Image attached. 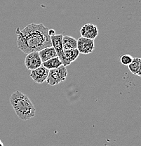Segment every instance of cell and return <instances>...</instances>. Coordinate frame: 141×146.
<instances>
[{"label": "cell", "mask_w": 141, "mask_h": 146, "mask_svg": "<svg viewBox=\"0 0 141 146\" xmlns=\"http://www.w3.org/2000/svg\"><path fill=\"white\" fill-rule=\"evenodd\" d=\"M48 30L42 23H30L23 30L18 27L16 30L18 47L24 54H28L51 46Z\"/></svg>", "instance_id": "1"}, {"label": "cell", "mask_w": 141, "mask_h": 146, "mask_svg": "<svg viewBox=\"0 0 141 146\" xmlns=\"http://www.w3.org/2000/svg\"><path fill=\"white\" fill-rule=\"evenodd\" d=\"M10 103L20 119L27 121L35 116L36 110L29 97L19 91H16L10 97Z\"/></svg>", "instance_id": "2"}, {"label": "cell", "mask_w": 141, "mask_h": 146, "mask_svg": "<svg viewBox=\"0 0 141 146\" xmlns=\"http://www.w3.org/2000/svg\"><path fill=\"white\" fill-rule=\"evenodd\" d=\"M68 70L64 65H60L56 69L50 70L46 82L50 86H55L66 80Z\"/></svg>", "instance_id": "3"}, {"label": "cell", "mask_w": 141, "mask_h": 146, "mask_svg": "<svg viewBox=\"0 0 141 146\" xmlns=\"http://www.w3.org/2000/svg\"><path fill=\"white\" fill-rule=\"evenodd\" d=\"M77 48L79 54L84 55L89 54L93 52L95 48V42L93 39L80 37L77 40Z\"/></svg>", "instance_id": "4"}, {"label": "cell", "mask_w": 141, "mask_h": 146, "mask_svg": "<svg viewBox=\"0 0 141 146\" xmlns=\"http://www.w3.org/2000/svg\"><path fill=\"white\" fill-rule=\"evenodd\" d=\"M25 65L27 69L31 71L42 66V61L39 55V52L34 51L27 54L25 59Z\"/></svg>", "instance_id": "5"}, {"label": "cell", "mask_w": 141, "mask_h": 146, "mask_svg": "<svg viewBox=\"0 0 141 146\" xmlns=\"http://www.w3.org/2000/svg\"><path fill=\"white\" fill-rule=\"evenodd\" d=\"M80 34L81 37L94 40L98 35V27L91 23L84 24L80 29Z\"/></svg>", "instance_id": "6"}, {"label": "cell", "mask_w": 141, "mask_h": 146, "mask_svg": "<svg viewBox=\"0 0 141 146\" xmlns=\"http://www.w3.org/2000/svg\"><path fill=\"white\" fill-rule=\"evenodd\" d=\"M49 70L42 65L35 70H33L30 73V77L34 82L37 84H42L46 80L48 77Z\"/></svg>", "instance_id": "7"}, {"label": "cell", "mask_w": 141, "mask_h": 146, "mask_svg": "<svg viewBox=\"0 0 141 146\" xmlns=\"http://www.w3.org/2000/svg\"><path fill=\"white\" fill-rule=\"evenodd\" d=\"M79 55V52L77 50V48L70 50H64L61 58H60L62 65L66 67L70 65L72 62L75 61L76 59L78 58Z\"/></svg>", "instance_id": "8"}, {"label": "cell", "mask_w": 141, "mask_h": 146, "mask_svg": "<svg viewBox=\"0 0 141 146\" xmlns=\"http://www.w3.org/2000/svg\"><path fill=\"white\" fill-rule=\"evenodd\" d=\"M63 35L62 34L58 35H54L51 36V46L54 47L56 52L57 56L60 58L63 52V44H62V39H63Z\"/></svg>", "instance_id": "9"}, {"label": "cell", "mask_w": 141, "mask_h": 146, "mask_svg": "<svg viewBox=\"0 0 141 146\" xmlns=\"http://www.w3.org/2000/svg\"><path fill=\"white\" fill-rule=\"evenodd\" d=\"M38 52H39V55L40 56L42 63L46 62L47 60L57 56L56 52L55 49L53 46L46 47V48H43V49L38 51Z\"/></svg>", "instance_id": "10"}, {"label": "cell", "mask_w": 141, "mask_h": 146, "mask_svg": "<svg viewBox=\"0 0 141 146\" xmlns=\"http://www.w3.org/2000/svg\"><path fill=\"white\" fill-rule=\"evenodd\" d=\"M62 44H63V51L64 50H70L77 48V40L72 36L66 35L63 36L62 39Z\"/></svg>", "instance_id": "11"}, {"label": "cell", "mask_w": 141, "mask_h": 146, "mask_svg": "<svg viewBox=\"0 0 141 146\" xmlns=\"http://www.w3.org/2000/svg\"><path fill=\"white\" fill-rule=\"evenodd\" d=\"M42 65L44 68H46V69L50 70L56 69V68H58L59 66L62 65V63L60 61V58L58 56H56V57L50 59V60H47L46 62L42 63Z\"/></svg>", "instance_id": "12"}, {"label": "cell", "mask_w": 141, "mask_h": 146, "mask_svg": "<svg viewBox=\"0 0 141 146\" xmlns=\"http://www.w3.org/2000/svg\"><path fill=\"white\" fill-rule=\"evenodd\" d=\"M128 68L132 74L136 75L139 68V58H133L131 63L128 65Z\"/></svg>", "instance_id": "13"}, {"label": "cell", "mask_w": 141, "mask_h": 146, "mask_svg": "<svg viewBox=\"0 0 141 146\" xmlns=\"http://www.w3.org/2000/svg\"><path fill=\"white\" fill-rule=\"evenodd\" d=\"M133 58L132 57L131 55L128 54H124L122 56H121L120 57V62L123 65H126V66H128L130 63H131L132 60H133Z\"/></svg>", "instance_id": "14"}, {"label": "cell", "mask_w": 141, "mask_h": 146, "mask_svg": "<svg viewBox=\"0 0 141 146\" xmlns=\"http://www.w3.org/2000/svg\"><path fill=\"white\" fill-rule=\"evenodd\" d=\"M136 75L139 76V77H141V58H139V68L137 73H136Z\"/></svg>", "instance_id": "15"}, {"label": "cell", "mask_w": 141, "mask_h": 146, "mask_svg": "<svg viewBox=\"0 0 141 146\" xmlns=\"http://www.w3.org/2000/svg\"><path fill=\"white\" fill-rule=\"evenodd\" d=\"M55 34V31H54V30H53V29H50V30H48V35H49L50 36L54 35Z\"/></svg>", "instance_id": "16"}, {"label": "cell", "mask_w": 141, "mask_h": 146, "mask_svg": "<svg viewBox=\"0 0 141 146\" xmlns=\"http://www.w3.org/2000/svg\"><path fill=\"white\" fill-rule=\"evenodd\" d=\"M0 146H4V143H3L2 141H1V140H0Z\"/></svg>", "instance_id": "17"}]
</instances>
